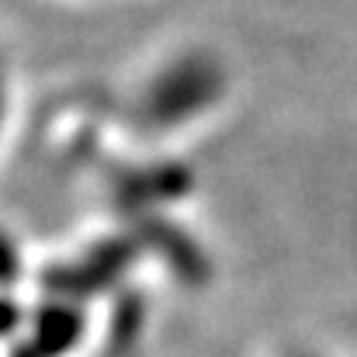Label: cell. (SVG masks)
Here are the masks:
<instances>
[{
    "label": "cell",
    "mask_w": 357,
    "mask_h": 357,
    "mask_svg": "<svg viewBox=\"0 0 357 357\" xmlns=\"http://www.w3.org/2000/svg\"><path fill=\"white\" fill-rule=\"evenodd\" d=\"M212 91H215V73L205 63H184L149 91L146 115L153 121H160V125L181 121L188 115H195L212 98Z\"/></svg>",
    "instance_id": "cell-1"
}]
</instances>
